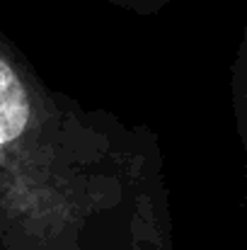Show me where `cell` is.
<instances>
[{"label": "cell", "instance_id": "6da1fadb", "mask_svg": "<svg viewBox=\"0 0 247 250\" xmlns=\"http://www.w3.org/2000/svg\"><path fill=\"white\" fill-rule=\"evenodd\" d=\"M131 144L54 100L0 42V233L46 248L143 187Z\"/></svg>", "mask_w": 247, "mask_h": 250}, {"label": "cell", "instance_id": "7a4b0ae2", "mask_svg": "<svg viewBox=\"0 0 247 250\" xmlns=\"http://www.w3.org/2000/svg\"><path fill=\"white\" fill-rule=\"evenodd\" d=\"M141 2H158V0H141Z\"/></svg>", "mask_w": 247, "mask_h": 250}]
</instances>
